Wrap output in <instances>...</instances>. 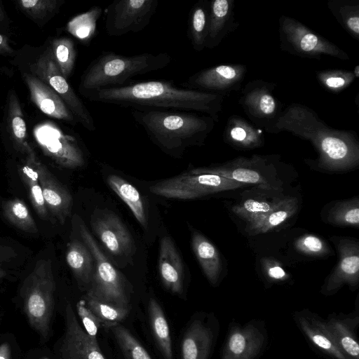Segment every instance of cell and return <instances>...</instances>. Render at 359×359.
I'll return each instance as SVG.
<instances>
[{"label":"cell","mask_w":359,"mask_h":359,"mask_svg":"<svg viewBox=\"0 0 359 359\" xmlns=\"http://www.w3.org/2000/svg\"><path fill=\"white\" fill-rule=\"evenodd\" d=\"M265 338L262 329L254 324L233 327L221 359H255L262 349Z\"/></svg>","instance_id":"ffe728a7"},{"label":"cell","mask_w":359,"mask_h":359,"mask_svg":"<svg viewBox=\"0 0 359 359\" xmlns=\"http://www.w3.org/2000/svg\"><path fill=\"white\" fill-rule=\"evenodd\" d=\"M76 311L85 332L92 339H97L99 328L102 325L101 321L87 307L84 299L76 303Z\"/></svg>","instance_id":"bcb514c9"},{"label":"cell","mask_w":359,"mask_h":359,"mask_svg":"<svg viewBox=\"0 0 359 359\" xmlns=\"http://www.w3.org/2000/svg\"><path fill=\"white\" fill-rule=\"evenodd\" d=\"M79 231L94 259L91 287L87 293L107 304L128 309V296L121 273L103 253L82 221L79 222Z\"/></svg>","instance_id":"30bf717a"},{"label":"cell","mask_w":359,"mask_h":359,"mask_svg":"<svg viewBox=\"0 0 359 359\" xmlns=\"http://www.w3.org/2000/svg\"><path fill=\"white\" fill-rule=\"evenodd\" d=\"M55 282L50 260H39L25 280L21 295L29 324L44 337L48 335L53 312Z\"/></svg>","instance_id":"8992f818"},{"label":"cell","mask_w":359,"mask_h":359,"mask_svg":"<svg viewBox=\"0 0 359 359\" xmlns=\"http://www.w3.org/2000/svg\"><path fill=\"white\" fill-rule=\"evenodd\" d=\"M330 240L339 254V262L321 287L325 295L336 293L346 285L355 290L359 283V241L347 236H332Z\"/></svg>","instance_id":"5bb4252c"},{"label":"cell","mask_w":359,"mask_h":359,"mask_svg":"<svg viewBox=\"0 0 359 359\" xmlns=\"http://www.w3.org/2000/svg\"><path fill=\"white\" fill-rule=\"evenodd\" d=\"M223 140L238 150H251L263 147L264 130L243 117L233 114L229 116L224 128Z\"/></svg>","instance_id":"cb8c5ba5"},{"label":"cell","mask_w":359,"mask_h":359,"mask_svg":"<svg viewBox=\"0 0 359 359\" xmlns=\"http://www.w3.org/2000/svg\"><path fill=\"white\" fill-rule=\"evenodd\" d=\"M3 211L7 220L17 228L28 232L36 233L38 229L25 203L19 198L7 201Z\"/></svg>","instance_id":"b9f144b4"},{"label":"cell","mask_w":359,"mask_h":359,"mask_svg":"<svg viewBox=\"0 0 359 359\" xmlns=\"http://www.w3.org/2000/svg\"><path fill=\"white\" fill-rule=\"evenodd\" d=\"M102 12V8L95 6L75 16L68 22L66 27L67 32L83 43H89L94 36L97 22Z\"/></svg>","instance_id":"f35d334b"},{"label":"cell","mask_w":359,"mask_h":359,"mask_svg":"<svg viewBox=\"0 0 359 359\" xmlns=\"http://www.w3.org/2000/svg\"><path fill=\"white\" fill-rule=\"evenodd\" d=\"M0 359H11L10 347L7 343L0 345Z\"/></svg>","instance_id":"681fc988"},{"label":"cell","mask_w":359,"mask_h":359,"mask_svg":"<svg viewBox=\"0 0 359 359\" xmlns=\"http://www.w3.org/2000/svg\"><path fill=\"white\" fill-rule=\"evenodd\" d=\"M90 102L126 107L174 109L205 114L219 120L224 96L175 85L173 81L153 80L102 88L82 95Z\"/></svg>","instance_id":"7a4b0ae2"},{"label":"cell","mask_w":359,"mask_h":359,"mask_svg":"<svg viewBox=\"0 0 359 359\" xmlns=\"http://www.w3.org/2000/svg\"><path fill=\"white\" fill-rule=\"evenodd\" d=\"M61 359H105L97 339L85 332L79 324L73 308H65V329L60 346Z\"/></svg>","instance_id":"2e32d148"},{"label":"cell","mask_w":359,"mask_h":359,"mask_svg":"<svg viewBox=\"0 0 359 359\" xmlns=\"http://www.w3.org/2000/svg\"><path fill=\"white\" fill-rule=\"evenodd\" d=\"M171 61L167 53L123 55L103 51L83 72L79 91L83 95L102 88L123 86L129 84L133 77L164 69Z\"/></svg>","instance_id":"277c9868"},{"label":"cell","mask_w":359,"mask_h":359,"mask_svg":"<svg viewBox=\"0 0 359 359\" xmlns=\"http://www.w3.org/2000/svg\"><path fill=\"white\" fill-rule=\"evenodd\" d=\"M4 276V273L2 271L0 270V278Z\"/></svg>","instance_id":"f5cc1de1"},{"label":"cell","mask_w":359,"mask_h":359,"mask_svg":"<svg viewBox=\"0 0 359 359\" xmlns=\"http://www.w3.org/2000/svg\"><path fill=\"white\" fill-rule=\"evenodd\" d=\"M18 69L29 92L32 102L41 112L72 126L78 123L72 111L54 90L30 73Z\"/></svg>","instance_id":"ac0fdd59"},{"label":"cell","mask_w":359,"mask_h":359,"mask_svg":"<svg viewBox=\"0 0 359 359\" xmlns=\"http://www.w3.org/2000/svg\"><path fill=\"white\" fill-rule=\"evenodd\" d=\"M316 77L323 88L333 93L344 91L357 79L353 71L343 69L316 71Z\"/></svg>","instance_id":"7bdbcfd3"},{"label":"cell","mask_w":359,"mask_h":359,"mask_svg":"<svg viewBox=\"0 0 359 359\" xmlns=\"http://www.w3.org/2000/svg\"><path fill=\"white\" fill-rule=\"evenodd\" d=\"M66 261L76 279L84 284L91 283L94 273L93 257L84 243L71 241L66 252Z\"/></svg>","instance_id":"4dcf8cb0"},{"label":"cell","mask_w":359,"mask_h":359,"mask_svg":"<svg viewBox=\"0 0 359 359\" xmlns=\"http://www.w3.org/2000/svg\"><path fill=\"white\" fill-rule=\"evenodd\" d=\"M131 114L154 143L177 156L203 145L216 124L208 115L188 111L134 107Z\"/></svg>","instance_id":"3957f363"},{"label":"cell","mask_w":359,"mask_h":359,"mask_svg":"<svg viewBox=\"0 0 359 359\" xmlns=\"http://www.w3.org/2000/svg\"><path fill=\"white\" fill-rule=\"evenodd\" d=\"M210 1L196 2L190 12L188 36L193 48L201 52L205 48L208 32Z\"/></svg>","instance_id":"d6a6232c"},{"label":"cell","mask_w":359,"mask_h":359,"mask_svg":"<svg viewBox=\"0 0 359 359\" xmlns=\"http://www.w3.org/2000/svg\"><path fill=\"white\" fill-rule=\"evenodd\" d=\"M284 131L312 144L318 156L304 161L313 170L342 173L359 165V140L356 133L330 127L306 105L292 102L283 109L276 125L275 134Z\"/></svg>","instance_id":"6da1fadb"},{"label":"cell","mask_w":359,"mask_h":359,"mask_svg":"<svg viewBox=\"0 0 359 359\" xmlns=\"http://www.w3.org/2000/svg\"><path fill=\"white\" fill-rule=\"evenodd\" d=\"M321 219L326 224L358 228L359 226V197L332 201L326 204L320 212Z\"/></svg>","instance_id":"f546056e"},{"label":"cell","mask_w":359,"mask_h":359,"mask_svg":"<svg viewBox=\"0 0 359 359\" xmlns=\"http://www.w3.org/2000/svg\"><path fill=\"white\" fill-rule=\"evenodd\" d=\"M294 247L301 254L313 257H322L330 254L327 243L313 234H306L299 238L295 242Z\"/></svg>","instance_id":"f6af8a7d"},{"label":"cell","mask_w":359,"mask_h":359,"mask_svg":"<svg viewBox=\"0 0 359 359\" xmlns=\"http://www.w3.org/2000/svg\"><path fill=\"white\" fill-rule=\"evenodd\" d=\"M158 0H115L106 8L105 31L120 36L144 29L156 13Z\"/></svg>","instance_id":"4fadbf2b"},{"label":"cell","mask_w":359,"mask_h":359,"mask_svg":"<svg viewBox=\"0 0 359 359\" xmlns=\"http://www.w3.org/2000/svg\"><path fill=\"white\" fill-rule=\"evenodd\" d=\"M336 342L349 359H359V345L353 332V319L334 318L326 321Z\"/></svg>","instance_id":"d590c367"},{"label":"cell","mask_w":359,"mask_h":359,"mask_svg":"<svg viewBox=\"0 0 359 359\" xmlns=\"http://www.w3.org/2000/svg\"><path fill=\"white\" fill-rule=\"evenodd\" d=\"M299 203L296 197L287 196L275 208L258 219L245 225V232L257 235L275 231L283 226L299 210Z\"/></svg>","instance_id":"83f0119b"},{"label":"cell","mask_w":359,"mask_h":359,"mask_svg":"<svg viewBox=\"0 0 359 359\" xmlns=\"http://www.w3.org/2000/svg\"><path fill=\"white\" fill-rule=\"evenodd\" d=\"M245 191L231 207V212L245 224L252 222L277 207L285 198L283 189L255 186Z\"/></svg>","instance_id":"d6986e66"},{"label":"cell","mask_w":359,"mask_h":359,"mask_svg":"<svg viewBox=\"0 0 359 359\" xmlns=\"http://www.w3.org/2000/svg\"><path fill=\"white\" fill-rule=\"evenodd\" d=\"M21 172L22 179L29 188V196L34 209L41 218L47 220L48 214L39 182L38 174L28 155H26V161L21 168Z\"/></svg>","instance_id":"ab89813d"},{"label":"cell","mask_w":359,"mask_h":359,"mask_svg":"<svg viewBox=\"0 0 359 359\" xmlns=\"http://www.w3.org/2000/svg\"><path fill=\"white\" fill-rule=\"evenodd\" d=\"M26 155L31 158L38 174L47 209L60 224H64L72 211L73 199L71 194L38 159L33 148Z\"/></svg>","instance_id":"e0dca14e"},{"label":"cell","mask_w":359,"mask_h":359,"mask_svg":"<svg viewBox=\"0 0 359 359\" xmlns=\"http://www.w3.org/2000/svg\"><path fill=\"white\" fill-rule=\"evenodd\" d=\"M277 155L240 156L222 163L205 166L211 172L233 181L269 189H283L278 167L283 164Z\"/></svg>","instance_id":"9c48e42d"},{"label":"cell","mask_w":359,"mask_h":359,"mask_svg":"<svg viewBox=\"0 0 359 359\" xmlns=\"http://www.w3.org/2000/svg\"><path fill=\"white\" fill-rule=\"evenodd\" d=\"M148 309L153 334L158 347L164 359H173L170 329L165 314L155 299L149 300Z\"/></svg>","instance_id":"e575fe53"},{"label":"cell","mask_w":359,"mask_h":359,"mask_svg":"<svg viewBox=\"0 0 359 359\" xmlns=\"http://www.w3.org/2000/svg\"><path fill=\"white\" fill-rule=\"evenodd\" d=\"M212 341V330L199 320L193 321L182 340V359H208Z\"/></svg>","instance_id":"f1b7e54d"},{"label":"cell","mask_w":359,"mask_h":359,"mask_svg":"<svg viewBox=\"0 0 359 359\" xmlns=\"http://www.w3.org/2000/svg\"><path fill=\"white\" fill-rule=\"evenodd\" d=\"M158 265L164 286L171 292L181 294L184 289V264L173 241L169 236H164L160 241Z\"/></svg>","instance_id":"7402d4cb"},{"label":"cell","mask_w":359,"mask_h":359,"mask_svg":"<svg viewBox=\"0 0 359 359\" xmlns=\"http://www.w3.org/2000/svg\"><path fill=\"white\" fill-rule=\"evenodd\" d=\"M53 57L63 76L68 79L72 74L76 59V49L72 39L55 37L48 40Z\"/></svg>","instance_id":"74e56055"},{"label":"cell","mask_w":359,"mask_h":359,"mask_svg":"<svg viewBox=\"0 0 359 359\" xmlns=\"http://www.w3.org/2000/svg\"><path fill=\"white\" fill-rule=\"evenodd\" d=\"M276 83L263 79L248 81L241 89L238 104L250 121L262 130L275 134L283 109L273 91Z\"/></svg>","instance_id":"7c38bea8"},{"label":"cell","mask_w":359,"mask_h":359,"mask_svg":"<svg viewBox=\"0 0 359 359\" xmlns=\"http://www.w3.org/2000/svg\"><path fill=\"white\" fill-rule=\"evenodd\" d=\"M263 267L265 275L271 280H285L288 276L284 268L275 261L265 260Z\"/></svg>","instance_id":"7dc6e473"},{"label":"cell","mask_w":359,"mask_h":359,"mask_svg":"<svg viewBox=\"0 0 359 359\" xmlns=\"http://www.w3.org/2000/svg\"><path fill=\"white\" fill-rule=\"evenodd\" d=\"M210 172L205 166L188 170L149 187L155 195L179 200H193L222 191L248 187Z\"/></svg>","instance_id":"52a82bcc"},{"label":"cell","mask_w":359,"mask_h":359,"mask_svg":"<svg viewBox=\"0 0 359 359\" xmlns=\"http://www.w3.org/2000/svg\"><path fill=\"white\" fill-rule=\"evenodd\" d=\"M234 0H214L210 1L208 32L205 48L218 46L224 38L239 26L235 18Z\"/></svg>","instance_id":"603a6c76"},{"label":"cell","mask_w":359,"mask_h":359,"mask_svg":"<svg viewBox=\"0 0 359 359\" xmlns=\"http://www.w3.org/2000/svg\"><path fill=\"white\" fill-rule=\"evenodd\" d=\"M42 359H48V358H42Z\"/></svg>","instance_id":"db71d44e"},{"label":"cell","mask_w":359,"mask_h":359,"mask_svg":"<svg viewBox=\"0 0 359 359\" xmlns=\"http://www.w3.org/2000/svg\"><path fill=\"white\" fill-rule=\"evenodd\" d=\"M13 63L48 85L62 99L78 123L90 132L96 130L93 116L82 100L62 74L48 41L38 48L27 47L16 52Z\"/></svg>","instance_id":"5b68a950"},{"label":"cell","mask_w":359,"mask_h":359,"mask_svg":"<svg viewBox=\"0 0 359 359\" xmlns=\"http://www.w3.org/2000/svg\"><path fill=\"white\" fill-rule=\"evenodd\" d=\"M7 36L0 34V55L8 56L16 54Z\"/></svg>","instance_id":"c3c4849f"},{"label":"cell","mask_w":359,"mask_h":359,"mask_svg":"<svg viewBox=\"0 0 359 359\" xmlns=\"http://www.w3.org/2000/svg\"><path fill=\"white\" fill-rule=\"evenodd\" d=\"M327 8L340 25L359 40V1L358 0H329Z\"/></svg>","instance_id":"836d02e7"},{"label":"cell","mask_w":359,"mask_h":359,"mask_svg":"<svg viewBox=\"0 0 359 359\" xmlns=\"http://www.w3.org/2000/svg\"><path fill=\"white\" fill-rule=\"evenodd\" d=\"M297 316L302 332L317 347L334 359H349L336 342L326 321L309 311Z\"/></svg>","instance_id":"d4e9b609"},{"label":"cell","mask_w":359,"mask_h":359,"mask_svg":"<svg viewBox=\"0 0 359 359\" xmlns=\"http://www.w3.org/2000/svg\"><path fill=\"white\" fill-rule=\"evenodd\" d=\"M64 0H20L18 8L39 27H43L60 11Z\"/></svg>","instance_id":"8d00e7d4"},{"label":"cell","mask_w":359,"mask_h":359,"mask_svg":"<svg viewBox=\"0 0 359 359\" xmlns=\"http://www.w3.org/2000/svg\"><path fill=\"white\" fill-rule=\"evenodd\" d=\"M353 72L356 78L358 79L359 77V65H356Z\"/></svg>","instance_id":"816d5d0a"},{"label":"cell","mask_w":359,"mask_h":359,"mask_svg":"<svg viewBox=\"0 0 359 359\" xmlns=\"http://www.w3.org/2000/svg\"><path fill=\"white\" fill-rule=\"evenodd\" d=\"M107 182L111 189L128 206L137 222L147 228V215L139 191L130 182L116 175H109Z\"/></svg>","instance_id":"1f68e13d"},{"label":"cell","mask_w":359,"mask_h":359,"mask_svg":"<svg viewBox=\"0 0 359 359\" xmlns=\"http://www.w3.org/2000/svg\"><path fill=\"white\" fill-rule=\"evenodd\" d=\"M92 225L100 241L112 255H125L131 251L132 235L116 215L103 213L94 219Z\"/></svg>","instance_id":"44dd1931"},{"label":"cell","mask_w":359,"mask_h":359,"mask_svg":"<svg viewBox=\"0 0 359 359\" xmlns=\"http://www.w3.org/2000/svg\"><path fill=\"white\" fill-rule=\"evenodd\" d=\"M109 328L126 359H151L144 348L125 327L116 324Z\"/></svg>","instance_id":"ee69618b"},{"label":"cell","mask_w":359,"mask_h":359,"mask_svg":"<svg viewBox=\"0 0 359 359\" xmlns=\"http://www.w3.org/2000/svg\"><path fill=\"white\" fill-rule=\"evenodd\" d=\"M5 13L3 10V8L0 4V22H3L5 20Z\"/></svg>","instance_id":"f907efd6"},{"label":"cell","mask_w":359,"mask_h":359,"mask_svg":"<svg viewBox=\"0 0 359 359\" xmlns=\"http://www.w3.org/2000/svg\"><path fill=\"white\" fill-rule=\"evenodd\" d=\"M278 34L280 49L290 55L316 60L324 56L349 60L348 54L338 46L292 17H279Z\"/></svg>","instance_id":"ba28073f"},{"label":"cell","mask_w":359,"mask_h":359,"mask_svg":"<svg viewBox=\"0 0 359 359\" xmlns=\"http://www.w3.org/2000/svg\"><path fill=\"white\" fill-rule=\"evenodd\" d=\"M87 307L101 321L103 326L120 324L128 315L129 309L102 302L89 294H86Z\"/></svg>","instance_id":"60d3db41"},{"label":"cell","mask_w":359,"mask_h":359,"mask_svg":"<svg viewBox=\"0 0 359 359\" xmlns=\"http://www.w3.org/2000/svg\"><path fill=\"white\" fill-rule=\"evenodd\" d=\"M4 123L6 133L13 147L17 151L26 154L32 147L27 142V126L22 109L14 89H11L8 93Z\"/></svg>","instance_id":"4316f807"},{"label":"cell","mask_w":359,"mask_h":359,"mask_svg":"<svg viewBox=\"0 0 359 359\" xmlns=\"http://www.w3.org/2000/svg\"><path fill=\"white\" fill-rule=\"evenodd\" d=\"M34 136L43 154L59 165L74 169L86 164L83 142L73 130L48 122L36 126Z\"/></svg>","instance_id":"8fae6325"},{"label":"cell","mask_w":359,"mask_h":359,"mask_svg":"<svg viewBox=\"0 0 359 359\" xmlns=\"http://www.w3.org/2000/svg\"><path fill=\"white\" fill-rule=\"evenodd\" d=\"M193 252L209 283L216 286L220 282L224 271L222 255L215 245L200 231L191 233Z\"/></svg>","instance_id":"484cf974"},{"label":"cell","mask_w":359,"mask_h":359,"mask_svg":"<svg viewBox=\"0 0 359 359\" xmlns=\"http://www.w3.org/2000/svg\"><path fill=\"white\" fill-rule=\"evenodd\" d=\"M247 72L248 67L243 64L216 65L194 73L182 86L225 97L242 88Z\"/></svg>","instance_id":"9a60e30c"}]
</instances>
